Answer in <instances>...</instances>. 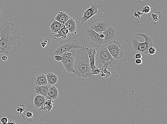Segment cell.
<instances>
[{
	"label": "cell",
	"instance_id": "20",
	"mask_svg": "<svg viewBox=\"0 0 167 124\" xmlns=\"http://www.w3.org/2000/svg\"><path fill=\"white\" fill-rule=\"evenodd\" d=\"M35 84L37 86H44L48 84L46 75L42 74L37 76L35 78Z\"/></svg>",
	"mask_w": 167,
	"mask_h": 124
},
{
	"label": "cell",
	"instance_id": "8",
	"mask_svg": "<svg viewBox=\"0 0 167 124\" xmlns=\"http://www.w3.org/2000/svg\"><path fill=\"white\" fill-rule=\"evenodd\" d=\"M111 25L110 23L106 19L97 18L90 23V28L99 33H102Z\"/></svg>",
	"mask_w": 167,
	"mask_h": 124
},
{
	"label": "cell",
	"instance_id": "2",
	"mask_svg": "<svg viewBox=\"0 0 167 124\" xmlns=\"http://www.w3.org/2000/svg\"><path fill=\"white\" fill-rule=\"evenodd\" d=\"M74 68L75 74L78 77H95V76L91 74V68L88 53L85 48H78L76 49Z\"/></svg>",
	"mask_w": 167,
	"mask_h": 124
},
{
	"label": "cell",
	"instance_id": "17",
	"mask_svg": "<svg viewBox=\"0 0 167 124\" xmlns=\"http://www.w3.org/2000/svg\"><path fill=\"white\" fill-rule=\"evenodd\" d=\"M64 25L70 33H74L75 32L76 25L75 21H74V18H71Z\"/></svg>",
	"mask_w": 167,
	"mask_h": 124
},
{
	"label": "cell",
	"instance_id": "1",
	"mask_svg": "<svg viewBox=\"0 0 167 124\" xmlns=\"http://www.w3.org/2000/svg\"><path fill=\"white\" fill-rule=\"evenodd\" d=\"M0 54L9 55L18 52L22 46V36L19 28L7 22L0 28Z\"/></svg>",
	"mask_w": 167,
	"mask_h": 124
},
{
	"label": "cell",
	"instance_id": "3",
	"mask_svg": "<svg viewBox=\"0 0 167 124\" xmlns=\"http://www.w3.org/2000/svg\"><path fill=\"white\" fill-rule=\"evenodd\" d=\"M95 49L96 66L102 68L104 65H107L109 68L112 67L114 65L117 61L110 54L105 45L100 48H99Z\"/></svg>",
	"mask_w": 167,
	"mask_h": 124
},
{
	"label": "cell",
	"instance_id": "24",
	"mask_svg": "<svg viewBox=\"0 0 167 124\" xmlns=\"http://www.w3.org/2000/svg\"><path fill=\"white\" fill-rule=\"evenodd\" d=\"M50 43V40L48 38H45L44 39L43 41L41 43L42 48H45L46 45H49Z\"/></svg>",
	"mask_w": 167,
	"mask_h": 124
},
{
	"label": "cell",
	"instance_id": "31",
	"mask_svg": "<svg viewBox=\"0 0 167 124\" xmlns=\"http://www.w3.org/2000/svg\"><path fill=\"white\" fill-rule=\"evenodd\" d=\"M135 57L136 59H140V58L141 59L142 56L141 54H137L135 55Z\"/></svg>",
	"mask_w": 167,
	"mask_h": 124
},
{
	"label": "cell",
	"instance_id": "23",
	"mask_svg": "<svg viewBox=\"0 0 167 124\" xmlns=\"http://www.w3.org/2000/svg\"><path fill=\"white\" fill-rule=\"evenodd\" d=\"M152 16L153 20L156 22L161 18L162 15L159 11L155 12L152 14Z\"/></svg>",
	"mask_w": 167,
	"mask_h": 124
},
{
	"label": "cell",
	"instance_id": "34",
	"mask_svg": "<svg viewBox=\"0 0 167 124\" xmlns=\"http://www.w3.org/2000/svg\"><path fill=\"white\" fill-rule=\"evenodd\" d=\"M18 122L17 121H12V120H8V124H18Z\"/></svg>",
	"mask_w": 167,
	"mask_h": 124
},
{
	"label": "cell",
	"instance_id": "29",
	"mask_svg": "<svg viewBox=\"0 0 167 124\" xmlns=\"http://www.w3.org/2000/svg\"><path fill=\"white\" fill-rule=\"evenodd\" d=\"M26 116L28 118L33 117V113L31 112H26Z\"/></svg>",
	"mask_w": 167,
	"mask_h": 124
},
{
	"label": "cell",
	"instance_id": "30",
	"mask_svg": "<svg viewBox=\"0 0 167 124\" xmlns=\"http://www.w3.org/2000/svg\"><path fill=\"white\" fill-rule=\"evenodd\" d=\"M142 60L141 59H136V64L137 65H140L142 63Z\"/></svg>",
	"mask_w": 167,
	"mask_h": 124
},
{
	"label": "cell",
	"instance_id": "33",
	"mask_svg": "<svg viewBox=\"0 0 167 124\" xmlns=\"http://www.w3.org/2000/svg\"><path fill=\"white\" fill-rule=\"evenodd\" d=\"M3 17V14L2 13H1V10H0V24H1V22H2Z\"/></svg>",
	"mask_w": 167,
	"mask_h": 124
},
{
	"label": "cell",
	"instance_id": "14",
	"mask_svg": "<svg viewBox=\"0 0 167 124\" xmlns=\"http://www.w3.org/2000/svg\"><path fill=\"white\" fill-rule=\"evenodd\" d=\"M49 26L51 33L54 35L63 27L64 25L60 23L55 19H52L50 21Z\"/></svg>",
	"mask_w": 167,
	"mask_h": 124
},
{
	"label": "cell",
	"instance_id": "21",
	"mask_svg": "<svg viewBox=\"0 0 167 124\" xmlns=\"http://www.w3.org/2000/svg\"><path fill=\"white\" fill-rule=\"evenodd\" d=\"M47 84L49 85L53 86L56 84L58 81V77L56 74L53 73L49 72L47 75Z\"/></svg>",
	"mask_w": 167,
	"mask_h": 124
},
{
	"label": "cell",
	"instance_id": "6",
	"mask_svg": "<svg viewBox=\"0 0 167 124\" xmlns=\"http://www.w3.org/2000/svg\"><path fill=\"white\" fill-rule=\"evenodd\" d=\"M86 38L88 40L90 47L92 48H99L104 43V39L101 38L99 36V34L90 27L86 29Z\"/></svg>",
	"mask_w": 167,
	"mask_h": 124
},
{
	"label": "cell",
	"instance_id": "26",
	"mask_svg": "<svg viewBox=\"0 0 167 124\" xmlns=\"http://www.w3.org/2000/svg\"><path fill=\"white\" fill-rule=\"evenodd\" d=\"M148 53L151 55H154L156 54V49L153 47H150L149 49Z\"/></svg>",
	"mask_w": 167,
	"mask_h": 124
},
{
	"label": "cell",
	"instance_id": "25",
	"mask_svg": "<svg viewBox=\"0 0 167 124\" xmlns=\"http://www.w3.org/2000/svg\"><path fill=\"white\" fill-rule=\"evenodd\" d=\"M151 9L150 7L149 6H146L144 7L142 10V12L143 13L147 14L149 13L151 11Z\"/></svg>",
	"mask_w": 167,
	"mask_h": 124
},
{
	"label": "cell",
	"instance_id": "15",
	"mask_svg": "<svg viewBox=\"0 0 167 124\" xmlns=\"http://www.w3.org/2000/svg\"><path fill=\"white\" fill-rule=\"evenodd\" d=\"M58 95V90L56 87L51 86L50 87L47 96L45 97L46 100L51 99L53 100H56Z\"/></svg>",
	"mask_w": 167,
	"mask_h": 124
},
{
	"label": "cell",
	"instance_id": "22",
	"mask_svg": "<svg viewBox=\"0 0 167 124\" xmlns=\"http://www.w3.org/2000/svg\"><path fill=\"white\" fill-rule=\"evenodd\" d=\"M109 68L107 65H104V66L101 68L100 74L101 76L105 78H107L111 75V73L107 70Z\"/></svg>",
	"mask_w": 167,
	"mask_h": 124
},
{
	"label": "cell",
	"instance_id": "35",
	"mask_svg": "<svg viewBox=\"0 0 167 124\" xmlns=\"http://www.w3.org/2000/svg\"><path fill=\"white\" fill-rule=\"evenodd\" d=\"M99 36H100L101 38L104 39L105 35L104 34L102 33L99 34Z\"/></svg>",
	"mask_w": 167,
	"mask_h": 124
},
{
	"label": "cell",
	"instance_id": "32",
	"mask_svg": "<svg viewBox=\"0 0 167 124\" xmlns=\"http://www.w3.org/2000/svg\"><path fill=\"white\" fill-rule=\"evenodd\" d=\"M1 59L3 60V61L6 62L7 60L8 59V57L7 56H2L1 58Z\"/></svg>",
	"mask_w": 167,
	"mask_h": 124
},
{
	"label": "cell",
	"instance_id": "28",
	"mask_svg": "<svg viewBox=\"0 0 167 124\" xmlns=\"http://www.w3.org/2000/svg\"><path fill=\"white\" fill-rule=\"evenodd\" d=\"M0 121L2 124H6L8 123V120L7 118L6 117H3L0 120Z\"/></svg>",
	"mask_w": 167,
	"mask_h": 124
},
{
	"label": "cell",
	"instance_id": "27",
	"mask_svg": "<svg viewBox=\"0 0 167 124\" xmlns=\"http://www.w3.org/2000/svg\"><path fill=\"white\" fill-rule=\"evenodd\" d=\"M54 57L55 59L57 61L60 62L62 61V57L61 56L56 55H54Z\"/></svg>",
	"mask_w": 167,
	"mask_h": 124
},
{
	"label": "cell",
	"instance_id": "5",
	"mask_svg": "<svg viewBox=\"0 0 167 124\" xmlns=\"http://www.w3.org/2000/svg\"><path fill=\"white\" fill-rule=\"evenodd\" d=\"M138 36L143 37L145 41L143 43H140L137 40L132 39V47L134 50L137 52H140L144 54H148V50L150 47H152L153 41L151 37L144 33H139Z\"/></svg>",
	"mask_w": 167,
	"mask_h": 124
},
{
	"label": "cell",
	"instance_id": "7",
	"mask_svg": "<svg viewBox=\"0 0 167 124\" xmlns=\"http://www.w3.org/2000/svg\"><path fill=\"white\" fill-rule=\"evenodd\" d=\"M105 46L110 54L116 61L122 57L123 47L118 41H112L106 44Z\"/></svg>",
	"mask_w": 167,
	"mask_h": 124
},
{
	"label": "cell",
	"instance_id": "18",
	"mask_svg": "<svg viewBox=\"0 0 167 124\" xmlns=\"http://www.w3.org/2000/svg\"><path fill=\"white\" fill-rule=\"evenodd\" d=\"M51 86L48 84L44 86H37L35 87V92L38 94L47 96L49 88Z\"/></svg>",
	"mask_w": 167,
	"mask_h": 124
},
{
	"label": "cell",
	"instance_id": "10",
	"mask_svg": "<svg viewBox=\"0 0 167 124\" xmlns=\"http://www.w3.org/2000/svg\"><path fill=\"white\" fill-rule=\"evenodd\" d=\"M88 52L89 59L91 74L95 76L100 74L101 67L96 66L95 65V56L96 53L95 48H92L90 47L86 48Z\"/></svg>",
	"mask_w": 167,
	"mask_h": 124
},
{
	"label": "cell",
	"instance_id": "4",
	"mask_svg": "<svg viewBox=\"0 0 167 124\" xmlns=\"http://www.w3.org/2000/svg\"><path fill=\"white\" fill-rule=\"evenodd\" d=\"M85 45L81 40L69 38L66 40H61L54 47V55L62 56L64 53L71 49L76 48H83Z\"/></svg>",
	"mask_w": 167,
	"mask_h": 124
},
{
	"label": "cell",
	"instance_id": "9",
	"mask_svg": "<svg viewBox=\"0 0 167 124\" xmlns=\"http://www.w3.org/2000/svg\"><path fill=\"white\" fill-rule=\"evenodd\" d=\"M90 4L91 5V7L86 10V11L83 12V17L79 18L81 25L84 23H87L88 19L94 15L96 14L99 15V12L98 10L100 8L101 5L98 4L96 3H91Z\"/></svg>",
	"mask_w": 167,
	"mask_h": 124
},
{
	"label": "cell",
	"instance_id": "11",
	"mask_svg": "<svg viewBox=\"0 0 167 124\" xmlns=\"http://www.w3.org/2000/svg\"><path fill=\"white\" fill-rule=\"evenodd\" d=\"M75 53L66 60H62L61 63L64 67L65 70L69 72L75 73L74 70V64H75Z\"/></svg>",
	"mask_w": 167,
	"mask_h": 124
},
{
	"label": "cell",
	"instance_id": "12",
	"mask_svg": "<svg viewBox=\"0 0 167 124\" xmlns=\"http://www.w3.org/2000/svg\"><path fill=\"white\" fill-rule=\"evenodd\" d=\"M105 37L103 44H106L114 40L116 35V30L110 25L106 31L103 33Z\"/></svg>",
	"mask_w": 167,
	"mask_h": 124
},
{
	"label": "cell",
	"instance_id": "16",
	"mask_svg": "<svg viewBox=\"0 0 167 124\" xmlns=\"http://www.w3.org/2000/svg\"><path fill=\"white\" fill-rule=\"evenodd\" d=\"M70 18L69 14L64 12H60L56 15L55 19L60 23L64 24L68 19Z\"/></svg>",
	"mask_w": 167,
	"mask_h": 124
},
{
	"label": "cell",
	"instance_id": "19",
	"mask_svg": "<svg viewBox=\"0 0 167 124\" xmlns=\"http://www.w3.org/2000/svg\"><path fill=\"white\" fill-rule=\"evenodd\" d=\"M70 33L68 30L64 26L62 28L55 34L54 35L55 38L58 39L62 38L63 40H65V39H66L67 37H68L67 35H68L69 36V35L70 34H69Z\"/></svg>",
	"mask_w": 167,
	"mask_h": 124
},
{
	"label": "cell",
	"instance_id": "13",
	"mask_svg": "<svg viewBox=\"0 0 167 124\" xmlns=\"http://www.w3.org/2000/svg\"><path fill=\"white\" fill-rule=\"evenodd\" d=\"M46 101L45 96L37 94L34 99L33 103L34 107L37 109H42Z\"/></svg>",
	"mask_w": 167,
	"mask_h": 124
}]
</instances>
